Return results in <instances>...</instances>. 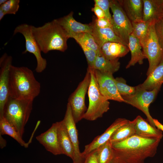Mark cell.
Returning a JSON list of instances; mask_svg holds the SVG:
<instances>
[{"instance_id":"7","label":"cell","mask_w":163,"mask_h":163,"mask_svg":"<svg viewBox=\"0 0 163 163\" xmlns=\"http://www.w3.org/2000/svg\"><path fill=\"white\" fill-rule=\"evenodd\" d=\"M155 23H151L147 36L140 43L143 53L149 61V66L146 73L147 76L153 71L163 58V51L155 32Z\"/></svg>"},{"instance_id":"42","label":"cell","mask_w":163,"mask_h":163,"mask_svg":"<svg viewBox=\"0 0 163 163\" xmlns=\"http://www.w3.org/2000/svg\"><path fill=\"white\" fill-rule=\"evenodd\" d=\"M5 14L2 11V10L0 9V20L1 21L5 15Z\"/></svg>"},{"instance_id":"27","label":"cell","mask_w":163,"mask_h":163,"mask_svg":"<svg viewBox=\"0 0 163 163\" xmlns=\"http://www.w3.org/2000/svg\"><path fill=\"white\" fill-rule=\"evenodd\" d=\"M5 135L12 137L21 146L28 147L30 143L25 142L15 128L2 116L0 117V135Z\"/></svg>"},{"instance_id":"18","label":"cell","mask_w":163,"mask_h":163,"mask_svg":"<svg viewBox=\"0 0 163 163\" xmlns=\"http://www.w3.org/2000/svg\"><path fill=\"white\" fill-rule=\"evenodd\" d=\"M118 1L131 22L142 20V0Z\"/></svg>"},{"instance_id":"14","label":"cell","mask_w":163,"mask_h":163,"mask_svg":"<svg viewBox=\"0 0 163 163\" xmlns=\"http://www.w3.org/2000/svg\"><path fill=\"white\" fill-rule=\"evenodd\" d=\"M57 122L45 132L36 137L37 140L48 151L54 155L62 154L58 138Z\"/></svg>"},{"instance_id":"3","label":"cell","mask_w":163,"mask_h":163,"mask_svg":"<svg viewBox=\"0 0 163 163\" xmlns=\"http://www.w3.org/2000/svg\"><path fill=\"white\" fill-rule=\"evenodd\" d=\"M32 32L41 51L44 53L52 50L64 52L67 49L69 38L55 19L40 27L32 26Z\"/></svg>"},{"instance_id":"40","label":"cell","mask_w":163,"mask_h":163,"mask_svg":"<svg viewBox=\"0 0 163 163\" xmlns=\"http://www.w3.org/2000/svg\"><path fill=\"white\" fill-rule=\"evenodd\" d=\"M6 140L2 137V135H0V147L1 149H3L6 145Z\"/></svg>"},{"instance_id":"4","label":"cell","mask_w":163,"mask_h":163,"mask_svg":"<svg viewBox=\"0 0 163 163\" xmlns=\"http://www.w3.org/2000/svg\"><path fill=\"white\" fill-rule=\"evenodd\" d=\"M33 100L14 99L9 96L5 105L2 117L15 128L22 137L33 109Z\"/></svg>"},{"instance_id":"10","label":"cell","mask_w":163,"mask_h":163,"mask_svg":"<svg viewBox=\"0 0 163 163\" xmlns=\"http://www.w3.org/2000/svg\"><path fill=\"white\" fill-rule=\"evenodd\" d=\"M161 86H158L154 89L147 91L138 89L134 94L122 97L126 103L142 111L147 117L146 120L154 127H156L153 122V118L151 115L149 107L155 99Z\"/></svg>"},{"instance_id":"31","label":"cell","mask_w":163,"mask_h":163,"mask_svg":"<svg viewBox=\"0 0 163 163\" xmlns=\"http://www.w3.org/2000/svg\"><path fill=\"white\" fill-rule=\"evenodd\" d=\"M115 80L118 91L122 97L133 95L138 90L137 86H132L127 85L125 80L122 77H117Z\"/></svg>"},{"instance_id":"38","label":"cell","mask_w":163,"mask_h":163,"mask_svg":"<svg viewBox=\"0 0 163 163\" xmlns=\"http://www.w3.org/2000/svg\"><path fill=\"white\" fill-rule=\"evenodd\" d=\"M91 11L94 13L97 18H106L103 11L96 5L94 4V7L91 9Z\"/></svg>"},{"instance_id":"20","label":"cell","mask_w":163,"mask_h":163,"mask_svg":"<svg viewBox=\"0 0 163 163\" xmlns=\"http://www.w3.org/2000/svg\"><path fill=\"white\" fill-rule=\"evenodd\" d=\"M103 55L107 59L113 60L125 56L129 51L127 46L117 42H108L101 48Z\"/></svg>"},{"instance_id":"35","label":"cell","mask_w":163,"mask_h":163,"mask_svg":"<svg viewBox=\"0 0 163 163\" xmlns=\"http://www.w3.org/2000/svg\"><path fill=\"white\" fill-rule=\"evenodd\" d=\"M95 5L99 6L104 11L105 17L108 19L111 23L112 16L110 12V0H94Z\"/></svg>"},{"instance_id":"8","label":"cell","mask_w":163,"mask_h":163,"mask_svg":"<svg viewBox=\"0 0 163 163\" xmlns=\"http://www.w3.org/2000/svg\"><path fill=\"white\" fill-rule=\"evenodd\" d=\"M91 80L89 70L83 80L80 82L75 91L70 95L68 100L76 123L82 119L87 110L85 105L86 94L88 91Z\"/></svg>"},{"instance_id":"24","label":"cell","mask_w":163,"mask_h":163,"mask_svg":"<svg viewBox=\"0 0 163 163\" xmlns=\"http://www.w3.org/2000/svg\"><path fill=\"white\" fill-rule=\"evenodd\" d=\"M120 63L119 59L110 60L102 54H97L92 68L100 72L113 74L119 69Z\"/></svg>"},{"instance_id":"37","label":"cell","mask_w":163,"mask_h":163,"mask_svg":"<svg viewBox=\"0 0 163 163\" xmlns=\"http://www.w3.org/2000/svg\"><path fill=\"white\" fill-rule=\"evenodd\" d=\"M84 163H98L96 157V150L86 156Z\"/></svg>"},{"instance_id":"23","label":"cell","mask_w":163,"mask_h":163,"mask_svg":"<svg viewBox=\"0 0 163 163\" xmlns=\"http://www.w3.org/2000/svg\"><path fill=\"white\" fill-rule=\"evenodd\" d=\"M128 46L131 54L130 60L126 66L128 69L136 63L142 64L143 60L146 59L144 55L139 40L132 34L129 36Z\"/></svg>"},{"instance_id":"36","label":"cell","mask_w":163,"mask_h":163,"mask_svg":"<svg viewBox=\"0 0 163 163\" xmlns=\"http://www.w3.org/2000/svg\"><path fill=\"white\" fill-rule=\"evenodd\" d=\"M93 22L95 25L100 28H112L111 22L106 18H97Z\"/></svg>"},{"instance_id":"11","label":"cell","mask_w":163,"mask_h":163,"mask_svg":"<svg viewBox=\"0 0 163 163\" xmlns=\"http://www.w3.org/2000/svg\"><path fill=\"white\" fill-rule=\"evenodd\" d=\"M93 69L99 88L102 94L108 100H110L125 103L118 91L113 74L102 72Z\"/></svg>"},{"instance_id":"15","label":"cell","mask_w":163,"mask_h":163,"mask_svg":"<svg viewBox=\"0 0 163 163\" xmlns=\"http://www.w3.org/2000/svg\"><path fill=\"white\" fill-rule=\"evenodd\" d=\"M73 13L71 11L65 16L55 19L66 32L69 38H71L74 34L81 32L91 34L93 27L92 23L87 24L78 22L74 18Z\"/></svg>"},{"instance_id":"5","label":"cell","mask_w":163,"mask_h":163,"mask_svg":"<svg viewBox=\"0 0 163 163\" xmlns=\"http://www.w3.org/2000/svg\"><path fill=\"white\" fill-rule=\"evenodd\" d=\"M90 73L91 80L88 91L89 103L83 119L94 121L101 117L109 109L110 102L101 94L93 68L88 67Z\"/></svg>"},{"instance_id":"22","label":"cell","mask_w":163,"mask_h":163,"mask_svg":"<svg viewBox=\"0 0 163 163\" xmlns=\"http://www.w3.org/2000/svg\"><path fill=\"white\" fill-rule=\"evenodd\" d=\"M163 83V58L153 71L142 84L138 85L139 89L150 91Z\"/></svg>"},{"instance_id":"6","label":"cell","mask_w":163,"mask_h":163,"mask_svg":"<svg viewBox=\"0 0 163 163\" xmlns=\"http://www.w3.org/2000/svg\"><path fill=\"white\" fill-rule=\"evenodd\" d=\"M110 8L113 13L112 29L118 37L128 46L132 27L130 21L118 0H110Z\"/></svg>"},{"instance_id":"16","label":"cell","mask_w":163,"mask_h":163,"mask_svg":"<svg viewBox=\"0 0 163 163\" xmlns=\"http://www.w3.org/2000/svg\"><path fill=\"white\" fill-rule=\"evenodd\" d=\"M129 120L124 118L117 119L103 134L96 137L91 143L85 146V149L82 152L83 156L85 158L87 155L106 143L119 127L126 123Z\"/></svg>"},{"instance_id":"34","label":"cell","mask_w":163,"mask_h":163,"mask_svg":"<svg viewBox=\"0 0 163 163\" xmlns=\"http://www.w3.org/2000/svg\"><path fill=\"white\" fill-rule=\"evenodd\" d=\"M155 29L159 43L163 51V17H160L155 21Z\"/></svg>"},{"instance_id":"26","label":"cell","mask_w":163,"mask_h":163,"mask_svg":"<svg viewBox=\"0 0 163 163\" xmlns=\"http://www.w3.org/2000/svg\"><path fill=\"white\" fill-rule=\"evenodd\" d=\"M135 119L129 121L119 127L113 133L110 140L112 144L125 140L135 134L134 125Z\"/></svg>"},{"instance_id":"1","label":"cell","mask_w":163,"mask_h":163,"mask_svg":"<svg viewBox=\"0 0 163 163\" xmlns=\"http://www.w3.org/2000/svg\"><path fill=\"white\" fill-rule=\"evenodd\" d=\"M161 139L135 134L112 144L114 156L111 163H144L147 158L155 156Z\"/></svg>"},{"instance_id":"33","label":"cell","mask_w":163,"mask_h":163,"mask_svg":"<svg viewBox=\"0 0 163 163\" xmlns=\"http://www.w3.org/2000/svg\"><path fill=\"white\" fill-rule=\"evenodd\" d=\"M78 44L81 46L85 55L88 65V67L92 68L97 56V53L83 44Z\"/></svg>"},{"instance_id":"13","label":"cell","mask_w":163,"mask_h":163,"mask_svg":"<svg viewBox=\"0 0 163 163\" xmlns=\"http://www.w3.org/2000/svg\"><path fill=\"white\" fill-rule=\"evenodd\" d=\"M73 146L74 158L73 163H84L85 158L84 157L80 150L78 140V131L76 123L72 115L70 104L68 103L63 119L62 120Z\"/></svg>"},{"instance_id":"19","label":"cell","mask_w":163,"mask_h":163,"mask_svg":"<svg viewBox=\"0 0 163 163\" xmlns=\"http://www.w3.org/2000/svg\"><path fill=\"white\" fill-rule=\"evenodd\" d=\"M92 23L93 27L91 34L100 48L104 44L108 42H117L125 45L112 28H100L95 25L93 22Z\"/></svg>"},{"instance_id":"32","label":"cell","mask_w":163,"mask_h":163,"mask_svg":"<svg viewBox=\"0 0 163 163\" xmlns=\"http://www.w3.org/2000/svg\"><path fill=\"white\" fill-rule=\"evenodd\" d=\"M19 0H8L4 4L0 5V9L5 15L15 14L19 8Z\"/></svg>"},{"instance_id":"2","label":"cell","mask_w":163,"mask_h":163,"mask_svg":"<svg viewBox=\"0 0 163 163\" xmlns=\"http://www.w3.org/2000/svg\"><path fill=\"white\" fill-rule=\"evenodd\" d=\"M9 96L17 99H34L39 94L40 83L33 72L26 67L12 65L9 73Z\"/></svg>"},{"instance_id":"29","label":"cell","mask_w":163,"mask_h":163,"mask_svg":"<svg viewBox=\"0 0 163 163\" xmlns=\"http://www.w3.org/2000/svg\"><path fill=\"white\" fill-rule=\"evenodd\" d=\"M153 22L145 21L142 20L131 22L132 27L131 34L139 40L140 43L146 38L150 25Z\"/></svg>"},{"instance_id":"17","label":"cell","mask_w":163,"mask_h":163,"mask_svg":"<svg viewBox=\"0 0 163 163\" xmlns=\"http://www.w3.org/2000/svg\"><path fill=\"white\" fill-rule=\"evenodd\" d=\"M134 125L135 134L146 138H158L163 137L162 132L152 126L145 119L140 116L135 118Z\"/></svg>"},{"instance_id":"25","label":"cell","mask_w":163,"mask_h":163,"mask_svg":"<svg viewBox=\"0 0 163 163\" xmlns=\"http://www.w3.org/2000/svg\"><path fill=\"white\" fill-rule=\"evenodd\" d=\"M142 20L151 22H155L160 17V5L157 0H142Z\"/></svg>"},{"instance_id":"9","label":"cell","mask_w":163,"mask_h":163,"mask_svg":"<svg viewBox=\"0 0 163 163\" xmlns=\"http://www.w3.org/2000/svg\"><path fill=\"white\" fill-rule=\"evenodd\" d=\"M32 26L26 24L18 25L15 28L13 35L19 33L24 36L25 41V49L22 53L24 54L29 52L34 55L37 62L35 71L37 73H41L46 68L47 61L41 56V51L33 34Z\"/></svg>"},{"instance_id":"28","label":"cell","mask_w":163,"mask_h":163,"mask_svg":"<svg viewBox=\"0 0 163 163\" xmlns=\"http://www.w3.org/2000/svg\"><path fill=\"white\" fill-rule=\"evenodd\" d=\"M96 152L98 163H111L114 153L110 139L96 149Z\"/></svg>"},{"instance_id":"39","label":"cell","mask_w":163,"mask_h":163,"mask_svg":"<svg viewBox=\"0 0 163 163\" xmlns=\"http://www.w3.org/2000/svg\"><path fill=\"white\" fill-rule=\"evenodd\" d=\"M153 122L156 127L158 129L163 132V125L155 119L153 118Z\"/></svg>"},{"instance_id":"43","label":"cell","mask_w":163,"mask_h":163,"mask_svg":"<svg viewBox=\"0 0 163 163\" xmlns=\"http://www.w3.org/2000/svg\"><path fill=\"white\" fill-rule=\"evenodd\" d=\"M7 0H0V5L5 3Z\"/></svg>"},{"instance_id":"12","label":"cell","mask_w":163,"mask_h":163,"mask_svg":"<svg viewBox=\"0 0 163 163\" xmlns=\"http://www.w3.org/2000/svg\"><path fill=\"white\" fill-rule=\"evenodd\" d=\"M12 57L6 53L0 59V117H2L5 105L9 97V82Z\"/></svg>"},{"instance_id":"21","label":"cell","mask_w":163,"mask_h":163,"mask_svg":"<svg viewBox=\"0 0 163 163\" xmlns=\"http://www.w3.org/2000/svg\"><path fill=\"white\" fill-rule=\"evenodd\" d=\"M58 138L62 154L71 158H74L72 144L63 120L57 122Z\"/></svg>"},{"instance_id":"41","label":"cell","mask_w":163,"mask_h":163,"mask_svg":"<svg viewBox=\"0 0 163 163\" xmlns=\"http://www.w3.org/2000/svg\"><path fill=\"white\" fill-rule=\"evenodd\" d=\"M159 11L160 17H163V5L160 6Z\"/></svg>"},{"instance_id":"30","label":"cell","mask_w":163,"mask_h":163,"mask_svg":"<svg viewBox=\"0 0 163 163\" xmlns=\"http://www.w3.org/2000/svg\"><path fill=\"white\" fill-rule=\"evenodd\" d=\"M73 38L78 43L83 44L95 51L97 54L102 53L99 47L91 34L88 32H81L72 35Z\"/></svg>"}]
</instances>
